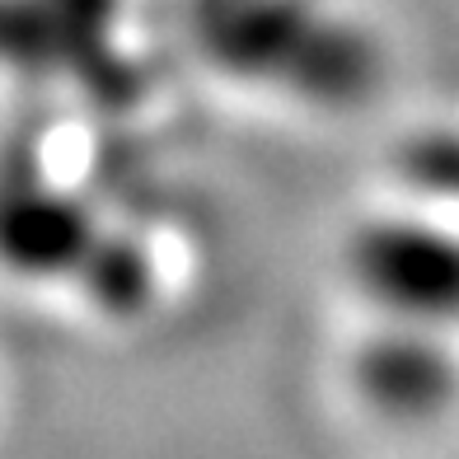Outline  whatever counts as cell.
Listing matches in <instances>:
<instances>
[{"label":"cell","instance_id":"obj_2","mask_svg":"<svg viewBox=\"0 0 459 459\" xmlns=\"http://www.w3.org/2000/svg\"><path fill=\"white\" fill-rule=\"evenodd\" d=\"M342 380L351 403L370 408L385 422L431 417L450 389V370L441 361V328L370 319V328H357L347 347Z\"/></svg>","mask_w":459,"mask_h":459},{"label":"cell","instance_id":"obj_1","mask_svg":"<svg viewBox=\"0 0 459 459\" xmlns=\"http://www.w3.org/2000/svg\"><path fill=\"white\" fill-rule=\"evenodd\" d=\"M342 281L370 319L441 328L459 315V248L436 221L357 216L338 248Z\"/></svg>","mask_w":459,"mask_h":459}]
</instances>
